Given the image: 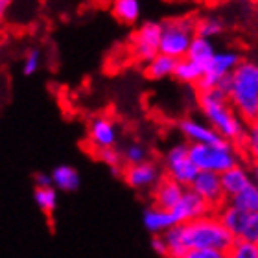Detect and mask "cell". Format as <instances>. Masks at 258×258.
<instances>
[{
  "label": "cell",
  "mask_w": 258,
  "mask_h": 258,
  "mask_svg": "<svg viewBox=\"0 0 258 258\" xmlns=\"http://www.w3.org/2000/svg\"><path fill=\"white\" fill-rule=\"evenodd\" d=\"M245 150L251 157H253V161L258 162V125H251L247 131V139H245Z\"/></svg>",
  "instance_id": "32"
},
{
  "label": "cell",
  "mask_w": 258,
  "mask_h": 258,
  "mask_svg": "<svg viewBox=\"0 0 258 258\" xmlns=\"http://www.w3.org/2000/svg\"><path fill=\"white\" fill-rule=\"evenodd\" d=\"M151 249H153V253L159 254V256L168 258V245H166V240H164L162 234L151 236Z\"/></svg>",
  "instance_id": "33"
},
{
  "label": "cell",
  "mask_w": 258,
  "mask_h": 258,
  "mask_svg": "<svg viewBox=\"0 0 258 258\" xmlns=\"http://www.w3.org/2000/svg\"><path fill=\"white\" fill-rule=\"evenodd\" d=\"M243 61V55L238 50L227 48V50H218L214 57L207 63L205 67V76L201 83L198 85L199 91H209V89H216L225 83L231 74L238 69V64Z\"/></svg>",
  "instance_id": "8"
},
{
  "label": "cell",
  "mask_w": 258,
  "mask_h": 258,
  "mask_svg": "<svg viewBox=\"0 0 258 258\" xmlns=\"http://www.w3.org/2000/svg\"><path fill=\"white\" fill-rule=\"evenodd\" d=\"M221 186H223V192L227 196V201L231 198H234L236 194H240L242 190H245L249 184L254 183L253 172L249 170L247 166H243L242 162L238 166L231 168L229 172L221 173Z\"/></svg>",
  "instance_id": "16"
},
{
  "label": "cell",
  "mask_w": 258,
  "mask_h": 258,
  "mask_svg": "<svg viewBox=\"0 0 258 258\" xmlns=\"http://www.w3.org/2000/svg\"><path fill=\"white\" fill-rule=\"evenodd\" d=\"M190 159L199 172L221 173L240 164V153L236 144L221 140L218 144H190Z\"/></svg>",
  "instance_id": "4"
},
{
  "label": "cell",
  "mask_w": 258,
  "mask_h": 258,
  "mask_svg": "<svg viewBox=\"0 0 258 258\" xmlns=\"http://www.w3.org/2000/svg\"><path fill=\"white\" fill-rule=\"evenodd\" d=\"M175 64H177V61L173 59V57H168V55H164V54H159L157 57H153L150 63L144 64V74H146L148 80H153V81L166 80V78H170V76L173 78Z\"/></svg>",
  "instance_id": "20"
},
{
  "label": "cell",
  "mask_w": 258,
  "mask_h": 258,
  "mask_svg": "<svg viewBox=\"0 0 258 258\" xmlns=\"http://www.w3.org/2000/svg\"><path fill=\"white\" fill-rule=\"evenodd\" d=\"M122 179L131 190L146 192V190H153L161 183L162 170L157 162L146 161L135 166H125L122 172Z\"/></svg>",
  "instance_id": "10"
},
{
  "label": "cell",
  "mask_w": 258,
  "mask_h": 258,
  "mask_svg": "<svg viewBox=\"0 0 258 258\" xmlns=\"http://www.w3.org/2000/svg\"><path fill=\"white\" fill-rule=\"evenodd\" d=\"M218 218H220L221 223L229 229V232H231L236 240L238 238H242L243 229H245V223H247V218H249L247 212L238 210V209H234L232 205L225 203L220 210H218Z\"/></svg>",
  "instance_id": "17"
},
{
  "label": "cell",
  "mask_w": 258,
  "mask_h": 258,
  "mask_svg": "<svg viewBox=\"0 0 258 258\" xmlns=\"http://www.w3.org/2000/svg\"><path fill=\"white\" fill-rule=\"evenodd\" d=\"M227 92L229 102L245 122L254 124L258 113V63L243 59L231 78L220 87Z\"/></svg>",
  "instance_id": "2"
},
{
  "label": "cell",
  "mask_w": 258,
  "mask_h": 258,
  "mask_svg": "<svg viewBox=\"0 0 258 258\" xmlns=\"http://www.w3.org/2000/svg\"><path fill=\"white\" fill-rule=\"evenodd\" d=\"M111 11H113V17L118 22L133 26L139 22L142 8H140V0H113Z\"/></svg>",
  "instance_id": "21"
},
{
  "label": "cell",
  "mask_w": 258,
  "mask_h": 258,
  "mask_svg": "<svg viewBox=\"0 0 258 258\" xmlns=\"http://www.w3.org/2000/svg\"><path fill=\"white\" fill-rule=\"evenodd\" d=\"M122 161L125 162V166H135L140 162L148 161V151L140 142H129L122 150Z\"/></svg>",
  "instance_id": "27"
},
{
  "label": "cell",
  "mask_w": 258,
  "mask_h": 258,
  "mask_svg": "<svg viewBox=\"0 0 258 258\" xmlns=\"http://www.w3.org/2000/svg\"><path fill=\"white\" fill-rule=\"evenodd\" d=\"M225 258H258V243L247 240H234L231 249L225 253Z\"/></svg>",
  "instance_id": "28"
},
{
  "label": "cell",
  "mask_w": 258,
  "mask_h": 258,
  "mask_svg": "<svg viewBox=\"0 0 258 258\" xmlns=\"http://www.w3.org/2000/svg\"><path fill=\"white\" fill-rule=\"evenodd\" d=\"M41 67V50L32 48L28 50L24 57H22V74L24 76H33Z\"/></svg>",
  "instance_id": "29"
},
{
  "label": "cell",
  "mask_w": 258,
  "mask_h": 258,
  "mask_svg": "<svg viewBox=\"0 0 258 258\" xmlns=\"http://www.w3.org/2000/svg\"><path fill=\"white\" fill-rule=\"evenodd\" d=\"M203 76H205V67L192 61L190 57L179 59L177 64H175V72H173V78L179 83H183V85H199L201 80H203Z\"/></svg>",
  "instance_id": "19"
},
{
  "label": "cell",
  "mask_w": 258,
  "mask_h": 258,
  "mask_svg": "<svg viewBox=\"0 0 258 258\" xmlns=\"http://www.w3.org/2000/svg\"><path fill=\"white\" fill-rule=\"evenodd\" d=\"M188 188L198 194L212 210H220L227 203V196L223 192L221 177L218 173L199 172L198 177L194 179V183L190 184Z\"/></svg>",
  "instance_id": "11"
},
{
  "label": "cell",
  "mask_w": 258,
  "mask_h": 258,
  "mask_svg": "<svg viewBox=\"0 0 258 258\" xmlns=\"http://www.w3.org/2000/svg\"><path fill=\"white\" fill-rule=\"evenodd\" d=\"M254 125H258V113H256V118H254Z\"/></svg>",
  "instance_id": "38"
},
{
  "label": "cell",
  "mask_w": 258,
  "mask_h": 258,
  "mask_svg": "<svg viewBox=\"0 0 258 258\" xmlns=\"http://www.w3.org/2000/svg\"><path fill=\"white\" fill-rule=\"evenodd\" d=\"M87 142L94 153L113 150L118 142V125L107 114H96L87 125Z\"/></svg>",
  "instance_id": "9"
},
{
  "label": "cell",
  "mask_w": 258,
  "mask_h": 258,
  "mask_svg": "<svg viewBox=\"0 0 258 258\" xmlns=\"http://www.w3.org/2000/svg\"><path fill=\"white\" fill-rule=\"evenodd\" d=\"M33 183H35V188H48V186H54L52 183V173H44L37 172L33 175Z\"/></svg>",
  "instance_id": "34"
},
{
  "label": "cell",
  "mask_w": 258,
  "mask_h": 258,
  "mask_svg": "<svg viewBox=\"0 0 258 258\" xmlns=\"http://www.w3.org/2000/svg\"><path fill=\"white\" fill-rule=\"evenodd\" d=\"M162 170L166 173V177L177 181L183 186H190L199 173L190 159V144L177 142L170 146L162 155Z\"/></svg>",
  "instance_id": "6"
},
{
  "label": "cell",
  "mask_w": 258,
  "mask_h": 258,
  "mask_svg": "<svg viewBox=\"0 0 258 258\" xmlns=\"http://www.w3.org/2000/svg\"><path fill=\"white\" fill-rule=\"evenodd\" d=\"M198 22L192 17H179L162 22V39H161V54L173 57L175 61L184 59L188 55L194 39L198 35L196 32Z\"/></svg>",
  "instance_id": "5"
},
{
  "label": "cell",
  "mask_w": 258,
  "mask_h": 258,
  "mask_svg": "<svg viewBox=\"0 0 258 258\" xmlns=\"http://www.w3.org/2000/svg\"><path fill=\"white\" fill-rule=\"evenodd\" d=\"M177 127L179 133L186 139L188 144H218L221 140H225L221 139L205 120L194 118V116H186V118L179 120Z\"/></svg>",
  "instance_id": "12"
},
{
  "label": "cell",
  "mask_w": 258,
  "mask_h": 258,
  "mask_svg": "<svg viewBox=\"0 0 258 258\" xmlns=\"http://www.w3.org/2000/svg\"><path fill=\"white\" fill-rule=\"evenodd\" d=\"M11 2H13V0H0V15H6V11H8V8L11 6Z\"/></svg>",
  "instance_id": "36"
},
{
  "label": "cell",
  "mask_w": 258,
  "mask_h": 258,
  "mask_svg": "<svg viewBox=\"0 0 258 258\" xmlns=\"http://www.w3.org/2000/svg\"><path fill=\"white\" fill-rule=\"evenodd\" d=\"M33 199H35V205L46 216H52L55 212V209H57V190L54 186L35 188L33 190Z\"/></svg>",
  "instance_id": "25"
},
{
  "label": "cell",
  "mask_w": 258,
  "mask_h": 258,
  "mask_svg": "<svg viewBox=\"0 0 258 258\" xmlns=\"http://www.w3.org/2000/svg\"><path fill=\"white\" fill-rule=\"evenodd\" d=\"M186 188H188V186H183V184H179L177 181H173V179L162 177L161 183L151 190L153 205L159 207V209L173 210L177 207L179 201H181V198L184 196Z\"/></svg>",
  "instance_id": "14"
},
{
  "label": "cell",
  "mask_w": 258,
  "mask_h": 258,
  "mask_svg": "<svg viewBox=\"0 0 258 258\" xmlns=\"http://www.w3.org/2000/svg\"><path fill=\"white\" fill-rule=\"evenodd\" d=\"M52 183H54V188L57 192L70 194L80 188L81 179L76 168L69 166V164H59L52 170Z\"/></svg>",
  "instance_id": "18"
},
{
  "label": "cell",
  "mask_w": 258,
  "mask_h": 258,
  "mask_svg": "<svg viewBox=\"0 0 258 258\" xmlns=\"http://www.w3.org/2000/svg\"><path fill=\"white\" fill-rule=\"evenodd\" d=\"M227 203L232 205L234 209L247 212V214L258 212V186L254 183L249 184L247 188L242 190L240 194H236V196L229 199Z\"/></svg>",
  "instance_id": "23"
},
{
  "label": "cell",
  "mask_w": 258,
  "mask_h": 258,
  "mask_svg": "<svg viewBox=\"0 0 258 258\" xmlns=\"http://www.w3.org/2000/svg\"><path fill=\"white\" fill-rule=\"evenodd\" d=\"M162 22L146 21L142 22L129 37L131 54L139 63H150L153 57L161 54Z\"/></svg>",
  "instance_id": "7"
},
{
  "label": "cell",
  "mask_w": 258,
  "mask_h": 258,
  "mask_svg": "<svg viewBox=\"0 0 258 258\" xmlns=\"http://www.w3.org/2000/svg\"><path fill=\"white\" fill-rule=\"evenodd\" d=\"M198 105L201 114H203V120L220 135L221 139L229 140L232 144L245 142L249 131L245 127L247 122L234 111L223 89L216 87V89H209V91H199Z\"/></svg>",
  "instance_id": "1"
},
{
  "label": "cell",
  "mask_w": 258,
  "mask_h": 258,
  "mask_svg": "<svg viewBox=\"0 0 258 258\" xmlns=\"http://www.w3.org/2000/svg\"><path fill=\"white\" fill-rule=\"evenodd\" d=\"M162 236H164L168 245V258H183L190 251L183 225H175L166 234H162Z\"/></svg>",
  "instance_id": "22"
},
{
  "label": "cell",
  "mask_w": 258,
  "mask_h": 258,
  "mask_svg": "<svg viewBox=\"0 0 258 258\" xmlns=\"http://www.w3.org/2000/svg\"><path fill=\"white\" fill-rule=\"evenodd\" d=\"M183 258H225V253H220V251H188Z\"/></svg>",
  "instance_id": "35"
},
{
  "label": "cell",
  "mask_w": 258,
  "mask_h": 258,
  "mask_svg": "<svg viewBox=\"0 0 258 258\" xmlns=\"http://www.w3.org/2000/svg\"><path fill=\"white\" fill-rule=\"evenodd\" d=\"M142 223H144L146 231L151 232V236H157V234H166L170 229H173L175 225H179L172 210L159 209V207H155V205H151V207L144 209Z\"/></svg>",
  "instance_id": "15"
},
{
  "label": "cell",
  "mask_w": 258,
  "mask_h": 258,
  "mask_svg": "<svg viewBox=\"0 0 258 258\" xmlns=\"http://www.w3.org/2000/svg\"><path fill=\"white\" fill-rule=\"evenodd\" d=\"M172 212L179 225H183V223H190V221L201 220L205 216L212 214V209L194 190L186 188L184 196L181 198V201H179L177 207Z\"/></svg>",
  "instance_id": "13"
},
{
  "label": "cell",
  "mask_w": 258,
  "mask_h": 258,
  "mask_svg": "<svg viewBox=\"0 0 258 258\" xmlns=\"http://www.w3.org/2000/svg\"><path fill=\"white\" fill-rule=\"evenodd\" d=\"M216 52H218V50L214 48V43H212L210 39H203V37H199V35H196L186 57H190L192 61L199 63L201 67H207V63L214 57Z\"/></svg>",
  "instance_id": "24"
},
{
  "label": "cell",
  "mask_w": 258,
  "mask_h": 258,
  "mask_svg": "<svg viewBox=\"0 0 258 258\" xmlns=\"http://www.w3.org/2000/svg\"><path fill=\"white\" fill-rule=\"evenodd\" d=\"M251 172H253L254 184H256V186H258V162H254V166H253V170H251Z\"/></svg>",
  "instance_id": "37"
},
{
  "label": "cell",
  "mask_w": 258,
  "mask_h": 258,
  "mask_svg": "<svg viewBox=\"0 0 258 258\" xmlns=\"http://www.w3.org/2000/svg\"><path fill=\"white\" fill-rule=\"evenodd\" d=\"M96 157L100 159L102 162H105L111 170H113L114 173H118V168L120 164H122V151H118L116 148H113V150H103L100 151V153H96Z\"/></svg>",
  "instance_id": "30"
},
{
  "label": "cell",
  "mask_w": 258,
  "mask_h": 258,
  "mask_svg": "<svg viewBox=\"0 0 258 258\" xmlns=\"http://www.w3.org/2000/svg\"><path fill=\"white\" fill-rule=\"evenodd\" d=\"M223 22L218 19V17H205L201 21H198V26H196V32H198L199 37L203 39H216L218 35L223 33Z\"/></svg>",
  "instance_id": "26"
},
{
  "label": "cell",
  "mask_w": 258,
  "mask_h": 258,
  "mask_svg": "<svg viewBox=\"0 0 258 258\" xmlns=\"http://www.w3.org/2000/svg\"><path fill=\"white\" fill-rule=\"evenodd\" d=\"M183 227L190 251L196 249V251H220V253H227L232 243H234V240H236L229 232V229L221 223L218 214H209L201 218V220L183 223Z\"/></svg>",
  "instance_id": "3"
},
{
  "label": "cell",
  "mask_w": 258,
  "mask_h": 258,
  "mask_svg": "<svg viewBox=\"0 0 258 258\" xmlns=\"http://www.w3.org/2000/svg\"><path fill=\"white\" fill-rule=\"evenodd\" d=\"M240 240V238H238ZM242 240H247V242L258 243V212L249 214L247 223H245V229H243Z\"/></svg>",
  "instance_id": "31"
}]
</instances>
